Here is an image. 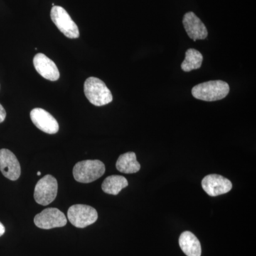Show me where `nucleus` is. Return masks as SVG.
<instances>
[{
    "label": "nucleus",
    "instance_id": "dca6fc26",
    "mask_svg": "<svg viewBox=\"0 0 256 256\" xmlns=\"http://www.w3.org/2000/svg\"><path fill=\"white\" fill-rule=\"evenodd\" d=\"M203 58V55L198 50L194 48H190L185 54V60L181 64V68L185 72L200 68Z\"/></svg>",
    "mask_w": 256,
    "mask_h": 256
},
{
    "label": "nucleus",
    "instance_id": "9d476101",
    "mask_svg": "<svg viewBox=\"0 0 256 256\" xmlns=\"http://www.w3.org/2000/svg\"><path fill=\"white\" fill-rule=\"evenodd\" d=\"M30 118L32 122L38 129L47 134H56L60 130L56 120L44 109H33L30 112Z\"/></svg>",
    "mask_w": 256,
    "mask_h": 256
},
{
    "label": "nucleus",
    "instance_id": "0eeeda50",
    "mask_svg": "<svg viewBox=\"0 0 256 256\" xmlns=\"http://www.w3.org/2000/svg\"><path fill=\"white\" fill-rule=\"evenodd\" d=\"M34 222L38 228L48 230L66 225L67 218L58 208H47L35 216Z\"/></svg>",
    "mask_w": 256,
    "mask_h": 256
},
{
    "label": "nucleus",
    "instance_id": "4468645a",
    "mask_svg": "<svg viewBox=\"0 0 256 256\" xmlns=\"http://www.w3.org/2000/svg\"><path fill=\"white\" fill-rule=\"evenodd\" d=\"M116 168L124 174H134L140 171L141 166L137 161L136 153L129 152L119 156L116 162Z\"/></svg>",
    "mask_w": 256,
    "mask_h": 256
},
{
    "label": "nucleus",
    "instance_id": "f8f14e48",
    "mask_svg": "<svg viewBox=\"0 0 256 256\" xmlns=\"http://www.w3.org/2000/svg\"><path fill=\"white\" fill-rule=\"evenodd\" d=\"M33 63L36 72L43 78L52 82H56L60 78V70L56 65L44 54L40 53L35 55Z\"/></svg>",
    "mask_w": 256,
    "mask_h": 256
},
{
    "label": "nucleus",
    "instance_id": "1a4fd4ad",
    "mask_svg": "<svg viewBox=\"0 0 256 256\" xmlns=\"http://www.w3.org/2000/svg\"><path fill=\"white\" fill-rule=\"evenodd\" d=\"M0 171L12 181H16L21 175V166L18 158L9 150H0Z\"/></svg>",
    "mask_w": 256,
    "mask_h": 256
},
{
    "label": "nucleus",
    "instance_id": "6ab92c4d",
    "mask_svg": "<svg viewBox=\"0 0 256 256\" xmlns=\"http://www.w3.org/2000/svg\"><path fill=\"white\" fill-rule=\"evenodd\" d=\"M42 173L40 172H37V175H38V176H40V175H41Z\"/></svg>",
    "mask_w": 256,
    "mask_h": 256
},
{
    "label": "nucleus",
    "instance_id": "ddd939ff",
    "mask_svg": "<svg viewBox=\"0 0 256 256\" xmlns=\"http://www.w3.org/2000/svg\"><path fill=\"white\" fill-rule=\"evenodd\" d=\"M178 244L186 256H201V244L196 236L192 232H183L178 238Z\"/></svg>",
    "mask_w": 256,
    "mask_h": 256
},
{
    "label": "nucleus",
    "instance_id": "a211bd4d",
    "mask_svg": "<svg viewBox=\"0 0 256 256\" xmlns=\"http://www.w3.org/2000/svg\"><path fill=\"white\" fill-rule=\"evenodd\" d=\"M4 233L5 227L4 226V225L0 222V237H1L2 236L4 235Z\"/></svg>",
    "mask_w": 256,
    "mask_h": 256
},
{
    "label": "nucleus",
    "instance_id": "f03ea898",
    "mask_svg": "<svg viewBox=\"0 0 256 256\" xmlns=\"http://www.w3.org/2000/svg\"><path fill=\"white\" fill-rule=\"evenodd\" d=\"M84 92L89 102L96 106H106L112 100V94L105 82L95 77L86 80Z\"/></svg>",
    "mask_w": 256,
    "mask_h": 256
},
{
    "label": "nucleus",
    "instance_id": "7ed1b4c3",
    "mask_svg": "<svg viewBox=\"0 0 256 256\" xmlns=\"http://www.w3.org/2000/svg\"><path fill=\"white\" fill-rule=\"evenodd\" d=\"M105 164L100 160H84L76 164L74 178L78 182L90 183L105 174Z\"/></svg>",
    "mask_w": 256,
    "mask_h": 256
},
{
    "label": "nucleus",
    "instance_id": "423d86ee",
    "mask_svg": "<svg viewBox=\"0 0 256 256\" xmlns=\"http://www.w3.org/2000/svg\"><path fill=\"white\" fill-rule=\"evenodd\" d=\"M50 18L60 31L69 38H78L80 33L76 24L62 6H54L50 11Z\"/></svg>",
    "mask_w": 256,
    "mask_h": 256
},
{
    "label": "nucleus",
    "instance_id": "39448f33",
    "mask_svg": "<svg viewBox=\"0 0 256 256\" xmlns=\"http://www.w3.org/2000/svg\"><path fill=\"white\" fill-rule=\"evenodd\" d=\"M68 220L77 228H84L95 223L98 220L97 210L88 205L75 204L68 208Z\"/></svg>",
    "mask_w": 256,
    "mask_h": 256
},
{
    "label": "nucleus",
    "instance_id": "20e7f679",
    "mask_svg": "<svg viewBox=\"0 0 256 256\" xmlns=\"http://www.w3.org/2000/svg\"><path fill=\"white\" fill-rule=\"evenodd\" d=\"M58 192L56 178L48 174L42 178L37 182L34 188L35 201L42 206H47L54 201Z\"/></svg>",
    "mask_w": 256,
    "mask_h": 256
},
{
    "label": "nucleus",
    "instance_id": "f257e3e1",
    "mask_svg": "<svg viewBox=\"0 0 256 256\" xmlns=\"http://www.w3.org/2000/svg\"><path fill=\"white\" fill-rule=\"evenodd\" d=\"M230 88L223 80H210L195 86L192 88V94L195 98L204 101L220 100L228 95Z\"/></svg>",
    "mask_w": 256,
    "mask_h": 256
},
{
    "label": "nucleus",
    "instance_id": "6e6552de",
    "mask_svg": "<svg viewBox=\"0 0 256 256\" xmlns=\"http://www.w3.org/2000/svg\"><path fill=\"white\" fill-rule=\"evenodd\" d=\"M202 186L207 194L217 196L228 193L232 188V183L222 175H207L202 180Z\"/></svg>",
    "mask_w": 256,
    "mask_h": 256
},
{
    "label": "nucleus",
    "instance_id": "9b49d317",
    "mask_svg": "<svg viewBox=\"0 0 256 256\" xmlns=\"http://www.w3.org/2000/svg\"><path fill=\"white\" fill-rule=\"evenodd\" d=\"M183 24L188 36L194 41L205 40L208 36V31L204 24L192 12L184 14Z\"/></svg>",
    "mask_w": 256,
    "mask_h": 256
},
{
    "label": "nucleus",
    "instance_id": "f3484780",
    "mask_svg": "<svg viewBox=\"0 0 256 256\" xmlns=\"http://www.w3.org/2000/svg\"><path fill=\"white\" fill-rule=\"evenodd\" d=\"M6 112L5 111L3 106L0 104V124L4 122L5 118H6Z\"/></svg>",
    "mask_w": 256,
    "mask_h": 256
},
{
    "label": "nucleus",
    "instance_id": "2eb2a0df",
    "mask_svg": "<svg viewBox=\"0 0 256 256\" xmlns=\"http://www.w3.org/2000/svg\"><path fill=\"white\" fill-rule=\"evenodd\" d=\"M128 186V180L124 176L111 175L104 180L102 184V190L108 194L118 195L122 188Z\"/></svg>",
    "mask_w": 256,
    "mask_h": 256
}]
</instances>
